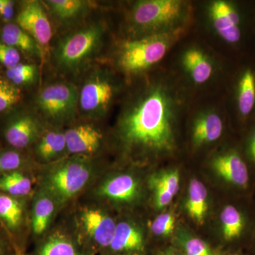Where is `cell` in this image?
Returning <instances> with one entry per match:
<instances>
[{"mask_svg": "<svg viewBox=\"0 0 255 255\" xmlns=\"http://www.w3.org/2000/svg\"><path fill=\"white\" fill-rule=\"evenodd\" d=\"M4 0H0V11L2 9L3 4H4Z\"/></svg>", "mask_w": 255, "mask_h": 255, "instance_id": "cell-40", "label": "cell"}, {"mask_svg": "<svg viewBox=\"0 0 255 255\" xmlns=\"http://www.w3.org/2000/svg\"><path fill=\"white\" fill-rule=\"evenodd\" d=\"M183 65L193 81L201 85L206 83L212 75L213 65L200 50L191 48L183 56Z\"/></svg>", "mask_w": 255, "mask_h": 255, "instance_id": "cell-20", "label": "cell"}, {"mask_svg": "<svg viewBox=\"0 0 255 255\" xmlns=\"http://www.w3.org/2000/svg\"><path fill=\"white\" fill-rule=\"evenodd\" d=\"M39 121L28 112H18L6 121L2 134L10 148L23 150L36 141L41 132Z\"/></svg>", "mask_w": 255, "mask_h": 255, "instance_id": "cell-9", "label": "cell"}, {"mask_svg": "<svg viewBox=\"0 0 255 255\" xmlns=\"http://www.w3.org/2000/svg\"><path fill=\"white\" fill-rule=\"evenodd\" d=\"M115 94V87L102 71L92 73L79 90V110L90 117H102L107 112Z\"/></svg>", "mask_w": 255, "mask_h": 255, "instance_id": "cell-7", "label": "cell"}, {"mask_svg": "<svg viewBox=\"0 0 255 255\" xmlns=\"http://www.w3.org/2000/svg\"><path fill=\"white\" fill-rule=\"evenodd\" d=\"M238 108L243 116L251 113L255 105V75L251 70L241 77L238 90Z\"/></svg>", "mask_w": 255, "mask_h": 255, "instance_id": "cell-27", "label": "cell"}, {"mask_svg": "<svg viewBox=\"0 0 255 255\" xmlns=\"http://www.w3.org/2000/svg\"><path fill=\"white\" fill-rule=\"evenodd\" d=\"M212 167L220 177L236 187L246 188L250 177L248 167L241 155L234 151L215 157Z\"/></svg>", "mask_w": 255, "mask_h": 255, "instance_id": "cell-13", "label": "cell"}, {"mask_svg": "<svg viewBox=\"0 0 255 255\" xmlns=\"http://www.w3.org/2000/svg\"><path fill=\"white\" fill-rule=\"evenodd\" d=\"M28 164L27 157L22 150L10 147L0 150V175L14 171H26Z\"/></svg>", "mask_w": 255, "mask_h": 255, "instance_id": "cell-29", "label": "cell"}, {"mask_svg": "<svg viewBox=\"0 0 255 255\" xmlns=\"http://www.w3.org/2000/svg\"><path fill=\"white\" fill-rule=\"evenodd\" d=\"M18 254L9 238L5 232L0 231V255H16Z\"/></svg>", "mask_w": 255, "mask_h": 255, "instance_id": "cell-35", "label": "cell"}, {"mask_svg": "<svg viewBox=\"0 0 255 255\" xmlns=\"http://www.w3.org/2000/svg\"><path fill=\"white\" fill-rule=\"evenodd\" d=\"M104 36L103 25L92 23L64 36L53 52L57 66L65 71H77L98 53Z\"/></svg>", "mask_w": 255, "mask_h": 255, "instance_id": "cell-4", "label": "cell"}, {"mask_svg": "<svg viewBox=\"0 0 255 255\" xmlns=\"http://www.w3.org/2000/svg\"><path fill=\"white\" fill-rule=\"evenodd\" d=\"M180 251L184 255H220L201 238L188 237L179 241Z\"/></svg>", "mask_w": 255, "mask_h": 255, "instance_id": "cell-32", "label": "cell"}, {"mask_svg": "<svg viewBox=\"0 0 255 255\" xmlns=\"http://www.w3.org/2000/svg\"><path fill=\"white\" fill-rule=\"evenodd\" d=\"M15 23L33 38L44 54L49 46L53 31L43 4L36 0L23 1Z\"/></svg>", "mask_w": 255, "mask_h": 255, "instance_id": "cell-8", "label": "cell"}, {"mask_svg": "<svg viewBox=\"0 0 255 255\" xmlns=\"http://www.w3.org/2000/svg\"><path fill=\"white\" fill-rule=\"evenodd\" d=\"M187 208L193 221L199 225L204 223L208 211V193L204 184L197 179H191L189 184Z\"/></svg>", "mask_w": 255, "mask_h": 255, "instance_id": "cell-24", "label": "cell"}, {"mask_svg": "<svg viewBox=\"0 0 255 255\" xmlns=\"http://www.w3.org/2000/svg\"><path fill=\"white\" fill-rule=\"evenodd\" d=\"M143 235L134 225L128 222L117 224L113 239L107 251L110 255L119 254L141 255L145 251Z\"/></svg>", "mask_w": 255, "mask_h": 255, "instance_id": "cell-15", "label": "cell"}, {"mask_svg": "<svg viewBox=\"0 0 255 255\" xmlns=\"http://www.w3.org/2000/svg\"><path fill=\"white\" fill-rule=\"evenodd\" d=\"M36 104L48 120L62 124L70 122L79 110V89L68 82L50 84L37 95Z\"/></svg>", "mask_w": 255, "mask_h": 255, "instance_id": "cell-6", "label": "cell"}, {"mask_svg": "<svg viewBox=\"0 0 255 255\" xmlns=\"http://www.w3.org/2000/svg\"><path fill=\"white\" fill-rule=\"evenodd\" d=\"M26 255L25 254V253H23V254H17V255Z\"/></svg>", "mask_w": 255, "mask_h": 255, "instance_id": "cell-42", "label": "cell"}, {"mask_svg": "<svg viewBox=\"0 0 255 255\" xmlns=\"http://www.w3.org/2000/svg\"><path fill=\"white\" fill-rule=\"evenodd\" d=\"M220 219L222 225L223 239L226 243H235L243 236L246 220L241 210L233 205L226 206Z\"/></svg>", "mask_w": 255, "mask_h": 255, "instance_id": "cell-22", "label": "cell"}, {"mask_svg": "<svg viewBox=\"0 0 255 255\" xmlns=\"http://www.w3.org/2000/svg\"><path fill=\"white\" fill-rule=\"evenodd\" d=\"M249 154L253 162L255 164V130L252 135L249 146Z\"/></svg>", "mask_w": 255, "mask_h": 255, "instance_id": "cell-38", "label": "cell"}, {"mask_svg": "<svg viewBox=\"0 0 255 255\" xmlns=\"http://www.w3.org/2000/svg\"><path fill=\"white\" fill-rule=\"evenodd\" d=\"M100 194L117 202H131L138 196V183L130 174H120L104 182L101 186Z\"/></svg>", "mask_w": 255, "mask_h": 255, "instance_id": "cell-16", "label": "cell"}, {"mask_svg": "<svg viewBox=\"0 0 255 255\" xmlns=\"http://www.w3.org/2000/svg\"><path fill=\"white\" fill-rule=\"evenodd\" d=\"M184 31L180 28L124 41L117 53V65L129 75L145 71L164 58Z\"/></svg>", "mask_w": 255, "mask_h": 255, "instance_id": "cell-3", "label": "cell"}, {"mask_svg": "<svg viewBox=\"0 0 255 255\" xmlns=\"http://www.w3.org/2000/svg\"><path fill=\"white\" fill-rule=\"evenodd\" d=\"M81 221L93 244L100 249H108L117 227L114 219L102 210L90 208L82 211Z\"/></svg>", "mask_w": 255, "mask_h": 255, "instance_id": "cell-10", "label": "cell"}, {"mask_svg": "<svg viewBox=\"0 0 255 255\" xmlns=\"http://www.w3.org/2000/svg\"><path fill=\"white\" fill-rule=\"evenodd\" d=\"M179 179L177 169H169L152 176L150 186L152 189H159L175 196L179 189Z\"/></svg>", "mask_w": 255, "mask_h": 255, "instance_id": "cell-30", "label": "cell"}, {"mask_svg": "<svg viewBox=\"0 0 255 255\" xmlns=\"http://www.w3.org/2000/svg\"><path fill=\"white\" fill-rule=\"evenodd\" d=\"M33 183L26 171L19 170L0 175V192L23 199L32 191Z\"/></svg>", "mask_w": 255, "mask_h": 255, "instance_id": "cell-23", "label": "cell"}, {"mask_svg": "<svg viewBox=\"0 0 255 255\" xmlns=\"http://www.w3.org/2000/svg\"><path fill=\"white\" fill-rule=\"evenodd\" d=\"M34 255H90L73 240L63 233H55L46 238Z\"/></svg>", "mask_w": 255, "mask_h": 255, "instance_id": "cell-21", "label": "cell"}, {"mask_svg": "<svg viewBox=\"0 0 255 255\" xmlns=\"http://www.w3.org/2000/svg\"><path fill=\"white\" fill-rule=\"evenodd\" d=\"M15 2L11 0H4L2 9L0 11V17L5 23L11 22L14 16Z\"/></svg>", "mask_w": 255, "mask_h": 255, "instance_id": "cell-36", "label": "cell"}, {"mask_svg": "<svg viewBox=\"0 0 255 255\" xmlns=\"http://www.w3.org/2000/svg\"><path fill=\"white\" fill-rule=\"evenodd\" d=\"M67 150L73 155H87L100 147L102 134L90 124H82L65 131Z\"/></svg>", "mask_w": 255, "mask_h": 255, "instance_id": "cell-14", "label": "cell"}, {"mask_svg": "<svg viewBox=\"0 0 255 255\" xmlns=\"http://www.w3.org/2000/svg\"><path fill=\"white\" fill-rule=\"evenodd\" d=\"M21 91L5 78H0V114L6 113L18 105Z\"/></svg>", "mask_w": 255, "mask_h": 255, "instance_id": "cell-31", "label": "cell"}, {"mask_svg": "<svg viewBox=\"0 0 255 255\" xmlns=\"http://www.w3.org/2000/svg\"><path fill=\"white\" fill-rule=\"evenodd\" d=\"M0 41L32 56L43 57V52L36 41L16 23H6L0 32Z\"/></svg>", "mask_w": 255, "mask_h": 255, "instance_id": "cell-17", "label": "cell"}, {"mask_svg": "<svg viewBox=\"0 0 255 255\" xmlns=\"http://www.w3.org/2000/svg\"><path fill=\"white\" fill-rule=\"evenodd\" d=\"M36 66L33 64L20 63L11 68H6L4 78L15 86H27L36 81Z\"/></svg>", "mask_w": 255, "mask_h": 255, "instance_id": "cell-28", "label": "cell"}, {"mask_svg": "<svg viewBox=\"0 0 255 255\" xmlns=\"http://www.w3.org/2000/svg\"><path fill=\"white\" fill-rule=\"evenodd\" d=\"M255 255V247H254V255Z\"/></svg>", "mask_w": 255, "mask_h": 255, "instance_id": "cell-43", "label": "cell"}, {"mask_svg": "<svg viewBox=\"0 0 255 255\" xmlns=\"http://www.w3.org/2000/svg\"><path fill=\"white\" fill-rule=\"evenodd\" d=\"M155 255H184L182 252L179 250L174 249V248H169V249L162 250V251H157Z\"/></svg>", "mask_w": 255, "mask_h": 255, "instance_id": "cell-37", "label": "cell"}, {"mask_svg": "<svg viewBox=\"0 0 255 255\" xmlns=\"http://www.w3.org/2000/svg\"><path fill=\"white\" fill-rule=\"evenodd\" d=\"M55 209V199L47 191L37 195L31 211V228L36 236L46 231Z\"/></svg>", "mask_w": 255, "mask_h": 255, "instance_id": "cell-19", "label": "cell"}, {"mask_svg": "<svg viewBox=\"0 0 255 255\" xmlns=\"http://www.w3.org/2000/svg\"><path fill=\"white\" fill-rule=\"evenodd\" d=\"M25 217L23 199L0 192V223L18 253V238L24 226Z\"/></svg>", "mask_w": 255, "mask_h": 255, "instance_id": "cell-11", "label": "cell"}, {"mask_svg": "<svg viewBox=\"0 0 255 255\" xmlns=\"http://www.w3.org/2000/svg\"><path fill=\"white\" fill-rule=\"evenodd\" d=\"M189 4L179 0H144L135 2L128 15L133 38L184 28L189 17Z\"/></svg>", "mask_w": 255, "mask_h": 255, "instance_id": "cell-2", "label": "cell"}, {"mask_svg": "<svg viewBox=\"0 0 255 255\" xmlns=\"http://www.w3.org/2000/svg\"><path fill=\"white\" fill-rule=\"evenodd\" d=\"M210 14L215 29L219 36L230 43L241 40L240 16L232 5L224 1H216L210 7Z\"/></svg>", "mask_w": 255, "mask_h": 255, "instance_id": "cell-12", "label": "cell"}, {"mask_svg": "<svg viewBox=\"0 0 255 255\" xmlns=\"http://www.w3.org/2000/svg\"><path fill=\"white\" fill-rule=\"evenodd\" d=\"M223 255H244L240 253V252H233L231 253H226V254Z\"/></svg>", "mask_w": 255, "mask_h": 255, "instance_id": "cell-39", "label": "cell"}, {"mask_svg": "<svg viewBox=\"0 0 255 255\" xmlns=\"http://www.w3.org/2000/svg\"><path fill=\"white\" fill-rule=\"evenodd\" d=\"M1 150V148H0V150Z\"/></svg>", "mask_w": 255, "mask_h": 255, "instance_id": "cell-44", "label": "cell"}, {"mask_svg": "<svg viewBox=\"0 0 255 255\" xmlns=\"http://www.w3.org/2000/svg\"><path fill=\"white\" fill-rule=\"evenodd\" d=\"M92 166L85 157H73L55 165L45 178L46 191L63 203L77 195L90 180Z\"/></svg>", "mask_w": 255, "mask_h": 255, "instance_id": "cell-5", "label": "cell"}, {"mask_svg": "<svg viewBox=\"0 0 255 255\" xmlns=\"http://www.w3.org/2000/svg\"><path fill=\"white\" fill-rule=\"evenodd\" d=\"M21 52L0 41V64L9 68L21 63Z\"/></svg>", "mask_w": 255, "mask_h": 255, "instance_id": "cell-34", "label": "cell"}, {"mask_svg": "<svg viewBox=\"0 0 255 255\" xmlns=\"http://www.w3.org/2000/svg\"><path fill=\"white\" fill-rule=\"evenodd\" d=\"M175 218L170 213H165L157 216L150 226L153 234L159 237L168 236L174 231Z\"/></svg>", "mask_w": 255, "mask_h": 255, "instance_id": "cell-33", "label": "cell"}, {"mask_svg": "<svg viewBox=\"0 0 255 255\" xmlns=\"http://www.w3.org/2000/svg\"><path fill=\"white\" fill-rule=\"evenodd\" d=\"M67 150L65 132L52 130L46 132L37 143V156L43 161L56 159Z\"/></svg>", "mask_w": 255, "mask_h": 255, "instance_id": "cell-25", "label": "cell"}, {"mask_svg": "<svg viewBox=\"0 0 255 255\" xmlns=\"http://www.w3.org/2000/svg\"><path fill=\"white\" fill-rule=\"evenodd\" d=\"M223 130V121L218 114H203L194 122L193 141L198 145L216 141L222 135Z\"/></svg>", "mask_w": 255, "mask_h": 255, "instance_id": "cell-18", "label": "cell"}, {"mask_svg": "<svg viewBox=\"0 0 255 255\" xmlns=\"http://www.w3.org/2000/svg\"><path fill=\"white\" fill-rule=\"evenodd\" d=\"M140 255L134 254V253H131V254H130V253H129V254H119V255Z\"/></svg>", "mask_w": 255, "mask_h": 255, "instance_id": "cell-41", "label": "cell"}, {"mask_svg": "<svg viewBox=\"0 0 255 255\" xmlns=\"http://www.w3.org/2000/svg\"><path fill=\"white\" fill-rule=\"evenodd\" d=\"M46 4L53 15L63 21L79 17L88 9L89 1L82 0H48Z\"/></svg>", "mask_w": 255, "mask_h": 255, "instance_id": "cell-26", "label": "cell"}, {"mask_svg": "<svg viewBox=\"0 0 255 255\" xmlns=\"http://www.w3.org/2000/svg\"><path fill=\"white\" fill-rule=\"evenodd\" d=\"M180 105L178 92L170 84L148 82L128 101L119 116L117 133L124 150L133 155L172 152Z\"/></svg>", "mask_w": 255, "mask_h": 255, "instance_id": "cell-1", "label": "cell"}]
</instances>
